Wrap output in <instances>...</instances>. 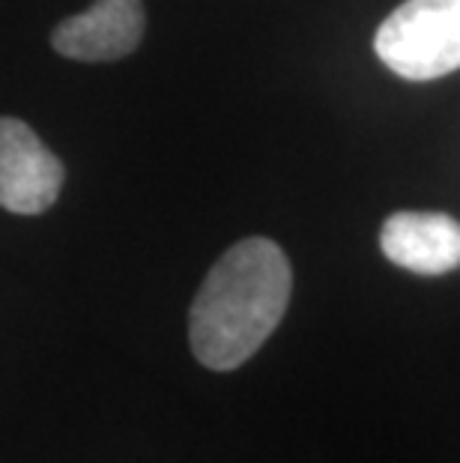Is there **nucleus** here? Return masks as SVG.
I'll return each instance as SVG.
<instances>
[{"mask_svg":"<svg viewBox=\"0 0 460 463\" xmlns=\"http://www.w3.org/2000/svg\"><path fill=\"white\" fill-rule=\"evenodd\" d=\"M293 272L272 240L251 236L219 258L189 314V341L201 364L233 371L258 353L281 323Z\"/></svg>","mask_w":460,"mask_h":463,"instance_id":"obj_1","label":"nucleus"},{"mask_svg":"<svg viewBox=\"0 0 460 463\" xmlns=\"http://www.w3.org/2000/svg\"><path fill=\"white\" fill-rule=\"evenodd\" d=\"M374 52L407 81L460 69V0H404L374 36Z\"/></svg>","mask_w":460,"mask_h":463,"instance_id":"obj_2","label":"nucleus"},{"mask_svg":"<svg viewBox=\"0 0 460 463\" xmlns=\"http://www.w3.org/2000/svg\"><path fill=\"white\" fill-rule=\"evenodd\" d=\"M63 189L61 159L22 120L0 117V206L15 215H39Z\"/></svg>","mask_w":460,"mask_h":463,"instance_id":"obj_3","label":"nucleus"},{"mask_svg":"<svg viewBox=\"0 0 460 463\" xmlns=\"http://www.w3.org/2000/svg\"><path fill=\"white\" fill-rule=\"evenodd\" d=\"M144 6L141 0H96L81 15L54 27L52 45L70 61L105 63L120 61L141 45Z\"/></svg>","mask_w":460,"mask_h":463,"instance_id":"obj_4","label":"nucleus"},{"mask_svg":"<svg viewBox=\"0 0 460 463\" xmlns=\"http://www.w3.org/2000/svg\"><path fill=\"white\" fill-rule=\"evenodd\" d=\"M380 249L400 269L446 275L460 266V222L446 213H395L383 224Z\"/></svg>","mask_w":460,"mask_h":463,"instance_id":"obj_5","label":"nucleus"}]
</instances>
